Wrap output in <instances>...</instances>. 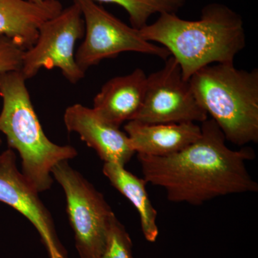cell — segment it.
I'll return each instance as SVG.
<instances>
[{
    "instance_id": "9a60e30c",
    "label": "cell",
    "mask_w": 258,
    "mask_h": 258,
    "mask_svg": "<svg viewBox=\"0 0 258 258\" xmlns=\"http://www.w3.org/2000/svg\"><path fill=\"white\" fill-rule=\"evenodd\" d=\"M119 5L128 13L131 26L138 30L148 25L152 15L163 13L176 14L186 0H93Z\"/></svg>"
},
{
    "instance_id": "7a4b0ae2",
    "label": "cell",
    "mask_w": 258,
    "mask_h": 258,
    "mask_svg": "<svg viewBox=\"0 0 258 258\" xmlns=\"http://www.w3.org/2000/svg\"><path fill=\"white\" fill-rule=\"evenodd\" d=\"M139 30L146 40L157 42L169 51L186 81L206 66L233 63L246 45L242 17L222 3L205 5L198 20L163 13L154 23Z\"/></svg>"
},
{
    "instance_id": "8992f818",
    "label": "cell",
    "mask_w": 258,
    "mask_h": 258,
    "mask_svg": "<svg viewBox=\"0 0 258 258\" xmlns=\"http://www.w3.org/2000/svg\"><path fill=\"white\" fill-rule=\"evenodd\" d=\"M82 13L85 33L76 52V62L86 73L90 68L120 53L139 52L166 60L169 51L161 45L147 41L138 29L129 26L93 0H74Z\"/></svg>"
},
{
    "instance_id": "6da1fadb",
    "label": "cell",
    "mask_w": 258,
    "mask_h": 258,
    "mask_svg": "<svg viewBox=\"0 0 258 258\" xmlns=\"http://www.w3.org/2000/svg\"><path fill=\"white\" fill-rule=\"evenodd\" d=\"M201 123L200 138L179 152L166 157L138 154L146 181L164 188L171 203L195 206L220 197L257 192V182L246 167L255 158L253 149H231L215 120Z\"/></svg>"
},
{
    "instance_id": "e0dca14e",
    "label": "cell",
    "mask_w": 258,
    "mask_h": 258,
    "mask_svg": "<svg viewBox=\"0 0 258 258\" xmlns=\"http://www.w3.org/2000/svg\"><path fill=\"white\" fill-rule=\"evenodd\" d=\"M24 52L11 39L0 37V73L21 71Z\"/></svg>"
},
{
    "instance_id": "30bf717a",
    "label": "cell",
    "mask_w": 258,
    "mask_h": 258,
    "mask_svg": "<svg viewBox=\"0 0 258 258\" xmlns=\"http://www.w3.org/2000/svg\"><path fill=\"white\" fill-rule=\"evenodd\" d=\"M69 133H77L104 163L124 166L135 154L125 132L102 119L92 108L80 103L66 108L63 115Z\"/></svg>"
},
{
    "instance_id": "2e32d148",
    "label": "cell",
    "mask_w": 258,
    "mask_h": 258,
    "mask_svg": "<svg viewBox=\"0 0 258 258\" xmlns=\"http://www.w3.org/2000/svg\"><path fill=\"white\" fill-rule=\"evenodd\" d=\"M98 258H134L130 236L116 216L112 220L106 247Z\"/></svg>"
},
{
    "instance_id": "3957f363",
    "label": "cell",
    "mask_w": 258,
    "mask_h": 258,
    "mask_svg": "<svg viewBox=\"0 0 258 258\" xmlns=\"http://www.w3.org/2000/svg\"><path fill=\"white\" fill-rule=\"evenodd\" d=\"M21 71L0 73V132L10 149L22 159V174L37 192L47 191L53 184L52 169L62 161L77 157L70 145L60 146L47 138L34 109Z\"/></svg>"
},
{
    "instance_id": "8fae6325",
    "label": "cell",
    "mask_w": 258,
    "mask_h": 258,
    "mask_svg": "<svg viewBox=\"0 0 258 258\" xmlns=\"http://www.w3.org/2000/svg\"><path fill=\"white\" fill-rule=\"evenodd\" d=\"M147 76L142 69L108 81L93 98V109L102 119L120 128L134 119L143 104Z\"/></svg>"
},
{
    "instance_id": "4fadbf2b",
    "label": "cell",
    "mask_w": 258,
    "mask_h": 258,
    "mask_svg": "<svg viewBox=\"0 0 258 258\" xmlns=\"http://www.w3.org/2000/svg\"><path fill=\"white\" fill-rule=\"evenodd\" d=\"M62 10L58 0H0V37H8L28 50L36 42L42 24Z\"/></svg>"
},
{
    "instance_id": "5b68a950",
    "label": "cell",
    "mask_w": 258,
    "mask_h": 258,
    "mask_svg": "<svg viewBox=\"0 0 258 258\" xmlns=\"http://www.w3.org/2000/svg\"><path fill=\"white\" fill-rule=\"evenodd\" d=\"M52 176L63 189L66 211L81 258H98L108 240L115 215L103 194L74 168L69 161L57 163Z\"/></svg>"
},
{
    "instance_id": "5bb4252c",
    "label": "cell",
    "mask_w": 258,
    "mask_h": 258,
    "mask_svg": "<svg viewBox=\"0 0 258 258\" xmlns=\"http://www.w3.org/2000/svg\"><path fill=\"white\" fill-rule=\"evenodd\" d=\"M103 173L112 186L128 199L137 209L146 240L155 242L159 236L158 213L148 195L146 189L148 183L146 180L134 175L126 170L124 166L114 163H104Z\"/></svg>"
},
{
    "instance_id": "277c9868",
    "label": "cell",
    "mask_w": 258,
    "mask_h": 258,
    "mask_svg": "<svg viewBox=\"0 0 258 258\" xmlns=\"http://www.w3.org/2000/svg\"><path fill=\"white\" fill-rule=\"evenodd\" d=\"M189 82L226 141L240 147L257 143V69H238L234 62L210 64L199 70Z\"/></svg>"
},
{
    "instance_id": "ba28073f",
    "label": "cell",
    "mask_w": 258,
    "mask_h": 258,
    "mask_svg": "<svg viewBox=\"0 0 258 258\" xmlns=\"http://www.w3.org/2000/svg\"><path fill=\"white\" fill-rule=\"evenodd\" d=\"M208 118L189 81L183 79L177 61L170 55L162 69L147 76L143 104L133 120L146 123H203Z\"/></svg>"
},
{
    "instance_id": "9c48e42d",
    "label": "cell",
    "mask_w": 258,
    "mask_h": 258,
    "mask_svg": "<svg viewBox=\"0 0 258 258\" xmlns=\"http://www.w3.org/2000/svg\"><path fill=\"white\" fill-rule=\"evenodd\" d=\"M0 202L31 222L50 258H67L57 237L53 217L40 200L39 192L18 170L16 154L10 148L0 154Z\"/></svg>"
},
{
    "instance_id": "7c38bea8",
    "label": "cell",
    "mask_w": 258,
    "mask_h": 258,
    "mask_svg": "<svg viewBox=\"0 0 258 258\" xmlns=\"http://www.w3.org/2000/svg\"><path fill=\"white\" fill-rule=\"evenodd\" d=\"M134 152L137 154L166 157L183 150L201 136L196 123H146L129 120L124 125Z\"/></svg>"
},
{
    "instance_id": "ac0fdd59",
    "label": "cell",
    "mask_w": 258,
    "mask_h": 258,
    "mask_svg": "<svg viewBox=\"0 0 258 258\" xmlns=\"http://www.w3.org/2000/svg\"><path fill=\"white\" fill-rule=\"evenodd\" d=\"M28 1L32 2V3H41L44 0H28Z\"/></svg>"
},
{
    "instance_id": "d6986e66",
    "label": "cell",
    "mask_w": 258,
    "mask_h": 258,
    "mask_svg": "<svg viewBox=\"0 0 258 258\" xmlns=\"http://www.w3.org/2000/svg\"><path fill=\"white\" fill-rule=\"evenodd\" d=\"M2 144H3V141H2V139H0V145H2Z\"/></svg>"
},
{
    "instance_id": "52a82bcc",
    "label": "cell",
    "mask_w": 258,
    "mask_h": 258,
    "mask_svg": "<svg viewBox=\"0 0 258 258\" xmlns=\"http://www.w3.org/2000/svg\"><path fill=\"white\" fill-rule=\"evenodd\" d=\"M85 23L79 5L62 9L58 15L45 22L39 29L33 45L25 50L21 73L28 81L40 70H60L64 79L76 84L84 79L86 73L76 62L75 47L83 38Z\"/></svg>"
}]
</instances>
